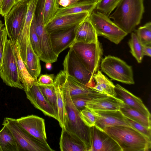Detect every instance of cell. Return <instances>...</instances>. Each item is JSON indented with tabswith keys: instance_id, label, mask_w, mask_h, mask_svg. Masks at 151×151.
Here are the masks:
<instances>
[{
	"instance_id": "obj_1",
	"label": "cell",
	"mask_w": 151,
	"mask_h": 151,
	"mask_svg": "<svg viewBox=\"0 0 151 151\" xmlns=\"http://www.w3.org/2000/svg\"><path fill=\"white\" fill-rule=\"evenodd\" d=\"M144 0H121L109 17L128 34L140 24L145 12Z\"/></svg>"
},
{
	"instance_id": "obj_2",
	"label": "cell",
	"mask_w": 151,
	"mask_h": 151,
	"mask_svg": "<svg viewBox=\"0 0 151 151\" xmlns=\"http://www.w3.org/2000/svg\"><path fill=\"white\" fill-rule=\"evenodd\" d=\"M103 131L117 143L122 151H148L151 148V139L130 127H110Z\"/></svg>"
},
{
	"instance_id": "obj_3",
	"label": "cell",
	"mask_w": 151,
	"mask_h": 151,
	"mask_svg": "<svg viewBox=\"0 0 151 151\" xmlns=\"http://www.w3.org/2000/svg\"><path fill=\"white\" fill-rule=\"evenodd\" d=\"M63 91L66 111L65 128L76 135L87 145L88 151V127L83 122L80 116V111L73 104L71 100L66 80L67 75L63 70L57 74Z\"/></svg>"
},
{
	"instance_id": "obj_4",
	"label": "cell",
	"mask_w": 151,
	"mask_h": 151,
	"mask_svg": "<svg viewBox=\"0 0 151 151\" xmlns=\"http://www.w3.org/2000/svg\"><path fill=\"white\" fill-rule=\"evenodd\" d=\"M2 125L10 130L15 140L17 151H53L47 142L41 141L34 137L21 127L16 119L4 118Z\"/></svg>"
},
{
	"instance_id": "obj_5",
	"label": "cell",
	"mask_w": 151,
	"mask_h": 151,
	"mask_svg": "<svg viewBox=\"0 0 151 151\" xmlns=\"http://www.w3.org/2000/svg\"><path fill=\"white\" fill-rule=\"evenodd\" d=\"M74 52L78 58L93 77L99 70L103 59V50L98 41L90 43L76 42L69 47Z\"/></svg>"
},
{
	"instance_id": "obj_6",
	"label": "cell",
	"mask_w": 151,
	"mask_h": 151,
	"mask_svg": "<svg viewBox=\"0 0 151 151\" xmlns=\"http://www.w3.org/2000/svg\"><path fill=\"white\" fill-rule=\"evenodd\" d=\"M0 76L6 85L23 89L19 78L17 64L11 41L8 39V36L6 39L0 66Z\"/></svg>"
},
{
	"instance_id": "obj_7",
	"label": "cell",
	"mask_w": 151,
	"mask_h": 151,
	"mask_svg": "<svg viewBox=\"0 0 151 151\" xmlns=\"http://www.w3.org/2000/svg\"><path fill=\"white\" fill-rule=\"evenodd\" d=\"M100 67L102 72L113 80L128 84H134L132 66L118 57L105 56Z\"/></svg>"
},
{
	"instance_id": "obj_8",
	"label": "cell",
	"mask_w": 151,
	"mask_h": 151,
	"mask_svg": "<svg viewBox=\"0 0 151 151\" xmlns=\"http://www.w3.org/2000/svg\"><path fill=\"white\" fill-rule=\"evenodd\" d=\"M98 36H102L116 44H119L128 34L112 21L109 17L93 11L89 16Z\"/></svg>"
},
{
	"instance_id": "obj_9",
	"label": "cell",
	"mask_w": 151,
	"mask_h": 151,
	"mask_svg": "<svg viewBox=\"0 0 151 151\" xmlns=\"http://www.w3.org/2000/svg\"><path fill=\"white\" fill-rule=\"evenodd\" d=\"M29 0H20L15 3L4 17L8 37L16 41L22 28L27 12Z\"/></svg>"
},
{
	"instance_id": "obj_10",
	"label": "cell",
	"mask_w": 151,
	"mask_h": 151,
	"mask_svg": "<svg viewBox=\"0 0 151 151\" xmlns=\"http://www.w3.org/2000/svg\"><path fill=\"white\" fill-rule=\"evenodd\" d=\"M37 15H36L35 27L37 35L42 54L40 60L52 63L57 61L58 56L54 52L52 45L50 34L44 25L41 5L39 2Z\"/></svg>"
},
{
	"instance_id": "obj_11",
	"label": "cell",
	"mask_w": 151,
	"mask_h": 151,
	"mask_svg": "<svg viewBox=\"0 0 151 151\" xmlns=\"http://www.w3.org/2000/svg\"><path fill=\"white\" fill-rule=\"evenodd\" d=\"M63 70L81 83L91 88L94 84L93 77L86 68L73 50L70 48L64 60Z\"/></svg>"
},
{
	"instance_id": "obj_12",
	"label": "cell",
	"mask_w": 151,
	"mask_h": 151,
	"mask_svg": "<svg viewBox=\"0 0 151 151\" xmlns=\"http://www.w3.org/2000/svg\"><path fill=\"white\" fill-rule=\"evenodd\" d=\"M88 151H122L117 143L95 126L88 127Z\"/></svg>"
},
{
	"instance_id": "obj_13",
	"label": "cell",
	"mask_w": 151,
	"mask_h": 151,
	"mask_svg": "<svg viewBox=\"0 0 151 151\" xmlns=\"http://www.w3.org/2000/svg\"><path fill=\"white\" fill-rule=\"evenodd\" d=\"M40 0H29L23 25L18 37L20 54L24 63L25 62L27 47L30 42V31L31 25Z\"/></svg>"
},
{
	"instance_id": "obj_14",
	"label": "cell",
	"mask_w": 151,
	"mask_h": 151,
	"mask_svg": "<svg viewBox=\"0 0 151 151\" xmlns=\"http://www.w3.org/2000/svg\"><path fill=\"white\" fill-rule=\"evenodd\" d=\"M19 125L30 135L43 142H47L44 119L31 115L16 119Z\"/></svg>"
},
{
	"instance_id": "obj_15",
	"label": "cell",
	"mask_w": 151,
	"mask_h": 151,
	"mask_svg": "<svg viewBox=\"0 0 151 151\" xmlns=\"http://www.w3.org/2000/svg\"><path fill=\"white\" fill-rule=\"evenodd\" d=\"M37 83L28 91H25L27 98L35 107L42 111L45 115L57 120L56 111L43 95Z\"/></svg>"
},
{
	"instance_id": "obj_16",
	"label": "cell",
	"mask_w": 151,
	"mask_h": 151,
	"mask_svg": "<svg viewBox=\"0 0 151 151\" xmlns=\"http://www.w3.org/2000/svg\"><path fill=\"white\" fill-rule=\"evenodd\" d=\"M91 111L96 117L95 126L101 130H103L105 128L110 127L119 126L129 127L125 120V116L119 110Z\"/></svg>"
},
{
	"instance_id": "obj_17",
	"label": "cell",
	"mask_w": 151,
	"mask_h": 151,
	"mask_svg": "<svg viewBox=\"0 0 151 151\" xmlns=\"http://www.w3.org/2000/svg\"><path fill=\"white\" fill-rule=\"evenodd\" d=\"M91 13L83 12L68 15L57 18L45 27L50 34L70 29L85 19Z\"/></svg>"
},
{
	"instance_id": "obj_18",
	"label": "cell",
	"mask_w": 151,
	"mask_h": 151,
	"mask_svg": "<svg viewBox=\"0 0 151 151\" xmlns=\"http://www.w3.org/2000/svg\"><path fill=\"white\" fill-rule=\"evenodd\" d=\"M90 15L75 27V38L72 44L76 42L90 43L98 41V36L90 19Z\"/></svg>"
},
{
	"instance_id": "obj_19",
	"label": "cell",
	"mask_w": 151,
	"mask_h": 151,
	"mask_svg": "<svg viewBox=\"0 0 151 151\" xmlns=\"http://www.w3.org/2000/svg\"><path fill=\"white\" fill-rule=\"evenodd\" d=\"M74 27L50 33L53 50L58 56L73 44L75 38Z\"/></svg>"
},
{
	"instance_id": "obj_20",
	"label": "cell",
	"mask_w": 151,
	"mask_h": 151,
	"mask_svg": "<svg viewBox=\"0 0 151 151\" xmlns=\"http://www.w3.org/2000/svg\"><path fill=\"white\" fill-rule=\"evenodd\" d=\"M66 82L71 97L83 96L93 100L108 96L81 83L72 76L67 75Z\"/></svg>"
},
{
	"instance_id": "obj_21",
	"label": "cell",
	"mask_w": 151,
	"mask_h": 151,
	"mask_svg": "<svg viewBox=\"0 0 151 151\" xmlns=\"http://www.w3.org/2000/svg\"><path fill=\"white\" fill-rule=\"evenodd\" d=\"M59 145L61 151H88L86 144L76 135L62 128Z\"/></svg>"
},
{
	"instance_id": "obj_22",
	"label": "cell",
	"mask_w": 151,
	"mask_h": 151,
	"mask_svg": "<svg viewBox=\"0 0 151 151\" xmlns=\"http://www.w3.org/2000/svg\"><path fill=\"white\" fill-rule=\"evenodd\" d=\"M116 97L121 100L124 104L135 109L148 117L150 113L141 99L131 93L119 84L115 85Z\"/></svg>"
},
{
	"instance_id": "obj_23",
	"label": "cell",
	"mask_w": 151,
	"mask_h": 151,
	"mask_svg": "<svg viewBox=\"0 0 151 151\" xmlns=\"http://www.w3.org/2000/svg\"><path fill=\"white\" fill-rule=\"evenodd\" d=\"M11 41L17 64L19 80L23 90L25 91H27L37 82V79L32 77L28 71L20 56L19 47L17 41Z\"/></svg>"
},
{
	"instance_id": "obj_24",
	"label": "cell",
	"mask_w": 151,
	"mask_h": 151,
	"mask_svg": "<svg viewBox=\"0 0 151 151\" xmlns=\"http://www.w3.org/2000/svg\"><path fill=\"white\" fill-rule=\"evenodd\" d=\"M123 104L121 100L116 97L108 96L88 101L86 108L93 111L119 110Z\"/></svg>"
},
{
	"instance_id": "obj_25",
	"label": "cell",
	"mask_w": 151,
	"mask_h": 151,
	"mask_svg": "<svg viewBox=\"0 0 151 151\" xmlns=\"http://www.w3.org/2000/svg\"><path fill=\"white\" fill-rule=\"evenodd\" d=\"M96 4H93L87 1H82L72 4L66 7H60L52 21L57 18L70 14L83 12L91 13L95 9Z\"/></svg>"
},
{
	"instance_id": "obj_26",
	"label": "cell",
	"mask_w": 151,
	"mask_h": 151,
	"mask_svg": "<svg viewBox=\"0 0 151 151\" xmlns=\"http://www.w3.org/2000/svg\"><path fill=\"white\" fill-rule=\"evenodd\" d=\"M93 80L94 83L93 86L90 88L108 96L116 97L115 85L101 71L99 70L97 71L93 76Z\"/></svg>"
},
{
	"instance_id": "obj_27",
	"label": "cell",
	"mask_w": 151,
	"mask_h": 151,
	"mask_svg": "<svg viewBox=\"0 0 151 151\" xmlns=\"http://www.w3.org/2000/svg\"><path fill=\"white\" fill-rule=\"evenodd\" d=\"M53 86L57 97V121L62 128L65 126L66 117V111L63 92L57 75L54 78Z\"/></svg>"
},
{
	"instance_id": "obj_28",
	"label": "cell",
	"mask_w": 151,
	"mask_h": 151,
	"mask_svg": "<svg viewBox=\"0 0 151 151\" xmlns=\"http://www.w3.org/2000/svg\"><path fill=\"white\" fill-rule=\"evenodd\" d=\"M39 57L34 52L30 42L27 50L25 62L24 63L30 74L37 80L41 71Z\"/></svg>"
},
{
	"instance_id": "obj_29",
	"label": "cell",
	"mask_w": 151,
	"mask_h": 151,
	"mask_svg": "<svg viewBox=\"0 0 151 151\" xmlns=\"http://www.w3.org/2000/svg\"><path fill=\"white\" fill-rule=\"evenodd\" d=\"M119 110L125 117L151 128V117L147 116L138 110L124 103Z\"/></svg>"
},
{
	"instance_id": "obj_30",
	"label": "cell",
	"mask_w": 151,
	"mask_h": 151,
	"mask_svg": "<svg viewBox=\"0 0 151 151\" xmlns=\"http://www.w3.org/2000/svg\"><path fill=\"white\" fill-rule=\"evenodd\" d=\"M41 5L45 26L52 20L59 7V0H40Z\"/></svg>"
},
{
	"instance_id": "obj_31",
	"label": "cell",
	"mask_w": 151,
	"mask_h": 151,
	"mask_svg": "<svg viewBox=\"0 0 151 151\" xmlns=\"http://www.w3.org/2000/svg\"><path fill=\"white\" fill-rule=\"evenodd\" d=\"M0 146L2 151H17V144L13 135L6 126L0 131Z\"/></svg>"
},
{
	"instance_id": "obj_32",
	"label": "cell",
	"mask_w": 151,
	"mask_h": 151,
	"mask_svg": "<svg viewBox=\"0 0 151 151\" xmlns=\"http://www.w3.org/2000/svg\"><path fill=\"white\" fill-rule=\"evenodd\" d=\"M128 43L131 54L138 63H141L144 56L142 52V45L135 33L132 32Z\"/></svg>"
},
{
	"instance_id": "obj_33",
	"label": "cell",
	"mask_w": 151,
	"mask_h": 151,
	"mask_svg": "<svg viewBox=\"0 0 151 151\" xmlns=\"http://www.w3.org/2000/svg\"><path fill=\"white\" fill-rule=\"evenodd\" d=\"M121 0H99L95 9L108 17L116 8Z\"/></svg>"
},
{
	"instance_id": "obj_34",
	"label": "cell",
	"mask_w": 151,
	"mask_h": 151,
	"mask_svg": "<svg viewBox=\"0 0 151 151\" xmlns=\"http://www.w3.org/2000/svg\"><path fill=\"white\" fill-rule=\"evenodd\" d=\"M142 45H151V22H148L139 27L135 33Z\"/></svg>"
},
{
	"instance_id": "obj_35",
	"label": "cell",
	"mask_w": 151,
	"mask_h": 151,
	"mask_svg": "<svg viewBox=\"0 0 151 151\" xmlns=\"http://www.w3.org/2000/svg\"><path fill=\"white\" fill-rule=\"evenodd\" d=\"M37 84L43 95L53 107L57 114V97L53 85H45Z\"/></svg>"
},
{
	"instance_id": "obj_36",
	"label": "cell",
	"mask_w": 151,
	"mask_h": 151,
	"mask_svg": "<svg viewBox=\"0 0 151 151\" xmlns=\"http://www.w3.org/2000/svg\"><path fill=\"white\" fill-rule=\"evenodd\" d=\"M35 18L36 14L34 17L30 27V41L34 52L40 58L42 55V52L40 47L38 37L35 29Z\"/></svg>"
},
{
	"instance_id": "obj_37",
	"label": "cell",
	"mask_w": 151,
	"mask_h": 151,
	"mask_svg": "<svg viewBox=\"0 0 151 151\" xmlns=\"http://www.w3.org/2000/svg\"><path fill=\"white\" fill-rule=\"evenodd\" d=\"M80 116L84 124L88 127L94 126L96 122V117L91 110L86 108L80 112Z\"/></svg>"
},
{
	"instance_id": "obj_38",
	"label": "cell",
	"mask_w": 151,
	"mask_h": 151,
	"mask_svg": "<svg viewBox=\"0 0 151 151\" xmlns=\"http://www.w3.org/2000/svg\"><path fill=\"white\" fill-rule=\"evenodd\" d=\"M125 119L126 122L130 127L151 139V128H147L142 124L125 116Z\"/></svg>"
},
{
	"instance_id": "obj_39",
	"label": "cell",
	"mask_w": 151,
	"mask_h": 151,
	"mask_svg": "<svg viewBox=\"0 0 151 151\" xmlns=\"http://www.w3.org/2000/svg\"><path fill=\"white\" fill-rule=\"evenodd\" d=\"M71 98L73 104L80 111L85 108L87 103L91 100L88 97L81 96H72Z\"/></svg>"
},
{
	"instance_id": "obj_40",
	"label": "cell",
	"mask_w": 151,
	"mask_h": 151,
	"mask_svg": "<svg viewBox=\"0 0 151 151\" xmlns=\"http://www.w3.org/2000/svg\"><path fill=\"white\" fill-rule=\"evenodd\" d=\"M55 78L53 74H42L37 80V83L45 85H53Z\"/></svg>"
},
{
	"instance_id": "obj_41",
	"label": "cell",
	"mask_w": 151,
	"mask_h": 151,
	"mask_svg": "<svg viewBox=\"0 0 151 151\" xmlns=\"http://www.w3.org/2000/svg\"><path fill=\"white\" fill-rule=\"evenodd\" d=\"M15 4V0H3L0 14L4 17L8 13Z\"/></svg>"
},
{
	"instance_id": "obj_42",
	"label": "cell",
	"mask_w": 151,
	"mask_h": 151,
	"mask_svg": "<svg viewBox=\"0 0 151 151\" xmlns=\"http://www.w3.org/2000/svg\"><path fill=\"white\" fill-rule=\"evenodd\" d=\"M7 36V32L5 27L2 34L0 36V66L1 64L5 42Z\"/></svg>"
},
{
	"instance_id": "obj_43",
	"label": "cell",
	"mask_w": 151,
	"mask_h": 151,
	"mask_svg": "<svg viewBox=\"0 0 151 151\" xmlns=\"http://www.w3.org/2000/svg\"><path fill=\"white\" fill-rule=\"evenodd\" d=\"M99 0H59V5L62 7H66L72 4L79 1H86L91 4L96 3Z\"/></svg>"
},
{
	"instance_id": "obj_44",
	"label": "cell",
	"mask_w": 151,
	"mask_h": 151,
	"mask_svg": "<svg viewBox=\"0 0 151 151\" xmlns=\"http://www.w3.org/2000/svg\"><path fill=\"white\" fill-rule=\"evenodd\" d=\"M142 52L144 56H151V45H142Z\"/></svg>"
},
{
	"instance_id": "obj_45",
	"label": "cell",
	"mask_w": 151,
	"mask_h": 151,
	"mask_svg": "<svg viewBox=\"0 0 151 151\" xmlns=\"http://www.w3.org/2000/svg\"><path fill=\"white\" fill-rule=\"evenodd\" d=\"M4 24L3 23L1 20L0 19V36H1L2 34L4 28L5 27H4Z\"/></svg>"
},
{
	"instance_id": "obj_46",
	"label": "cell",
	"mask_w": 151,
	"mask_h": 151,
	"mask_svg": "<svg viewBox=\"0 0 151 151\" xmlns=\"http://www.w3.org/2000/svg\"><path fill=\"white\" fill-rule=\"evenodd\" d=\"M45 67L48 70H51L52 68L51 63L49 62L46 63Z\"/></svg>"
},
{
	"instance_id": "obj_47",
	"label": "cell",
	"mask_w": 151,
	"mask_h": 151,
	"mask_svg": "<svg viewBox=\"0 0 151 151\" xmlns=\"http://www.w3.org/2000/svg\"><path fill=\"white\" fill-rule=\"evenodd\" d=\"M3 0H0V9L1 8V4Z\"/></svg>"
},
{
	"instance_id": "obj_48",
	"label": "cell",
	"mask_w": 151,
	"mask_h": 151,
	"mask_svg": "<svg viewBox=\"0 0 151 151\" xmlns=\"http://www.w3.org/2000/svg\"><path fill=\"white\" fill-rule=\"evenodd\" d=\"M20 0H15V3H17Z\"/></svg>"
},
{
	"instance_id": "obj_49",
	"label": "cell",
	"mask_w": 151,
	"mask_h": 151,
	"mask_svg": "<svg viewBox=\"0 0 151 151\" xmlns=\"http://www.w3.org/2000/svg\"><path fill=\"white\" fill-rule=\"evenodd\" d=\"M0 151H2V150H1V149L0 146Z\"/></svg>"
}]
</instances>
